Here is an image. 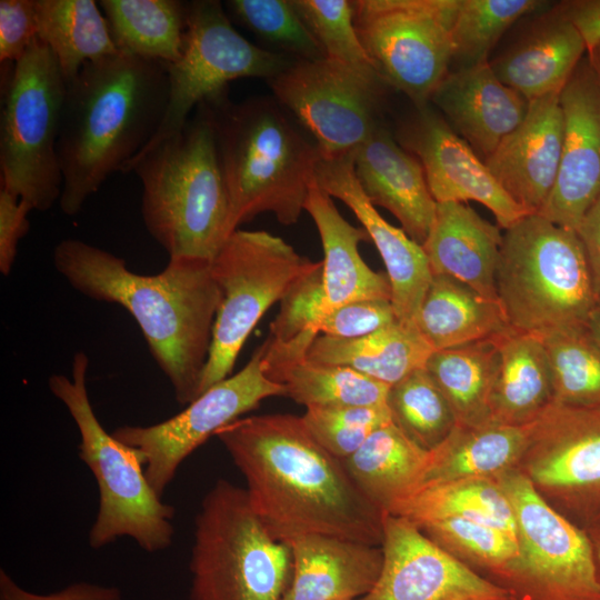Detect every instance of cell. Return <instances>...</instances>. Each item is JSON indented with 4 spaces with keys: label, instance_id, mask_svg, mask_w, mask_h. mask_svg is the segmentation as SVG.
<instances>
[{
    "label": "cell",
    "instance_id": "obj_45",
    "mask_svg": "<svg viewBox=\"0 0 600 600\" xmlns=\"http://www.w3.org/2000/svg\"><path fill=\"white\" fill-rule=\"evenodd\" d=\"M280 308L270 323V337L289 340L314 329L327 310L322 283V261L300 276L279 301Z\"/></svg>",
    "mask_w": 600,
    "mask_h": 600
},
{
    "label": "cell",
    "instance_id": "obj_32",
    "mask_svg": "<svg viewBox=\"0 0 600 600\" xmlns=\"http://www.w3.org/2000/svg\"><path fill=\"white\" fill-rule=\"evenodd\" d=\"M414 324L433 351L492 338L510 328L498 302L447 276H432Z\"/></svg>",
    "mask_w": 600,
    "mask_h": 600
},
{
    "label": "cell",
    "instance_id": "obj_7",
    "mask_svg": "<svg viewBox=\"0 0 600 600\" xmlns=\"http://www.w3.org/2000/svg\"><path fill=\"white\" fill-rule=\"evenodd\" d=\"M89 359L76 352L71 378L52 374L49 390L73 419L79 433V457L93 474L99 508L89 531V544L101 549L119 538H131L143 551L159 552L173 541L174 507L149 484L139 452L104 430L87 389Z\"/></svg>",
    "mask_w": 600,
    "mask_h": 600
},
{
    "label": "cell",
    "instance_id": "obj_43",
    "mask_svg": "<svg viewBox=\"0 0 600 600\" xmlns=\"http://www.w3.org/2000/svg\"><path fill=\"white\" fill-rule=\"evenodd\" d=\"M292 1L327 59L379 76L358 36L353 21L352 1Z\"/></svg>",
    "mask_w": 600,
    "mask_h": 600
},
{
    "label": "cell",
    "instance_id": "obj_39",
    "mask_svg": "<svg viewBox=\"0 0 600 600\" xmlns=\"http://www.w3.org/2000/svg\"><path fill=\"white\" fill-rule=\"evenodd\" d=\"M539 0H458L452 24L454 69L487 63L501 37L522 17L544 7Z\"/></svg>",
    "mask_w": 600,
    "mask_h": 600
},
{
    "label": "cell",
    "instance_id": "obj_52",
    "mask_svg": "<svg viewBox=\"0 0 600 600\" xmlns=\"http://www.w3.org/2000/svg\"><path fill=\"white\" fill-rule=\"evenodd\" d=\"M586 330L591 339L600 347V306L591 313Z\"/></svg>",
    "mask_w": 600,
    "mask_h": 600
},
{
    "label": "cell",
    "instance_id": "obj_36",
    "mask_svg": "<svg viewBox=\"0 0 600 600\" xmlns=\"http://www.w3.org/2000/svg\"><path fill=\"white\" fill-rule=\"evenodd\" d=\"M498 336L433 351L426 363L458 426L491 422L490 400L499 366Z\"/></svg>",
    "mask_w": 600,
    "mask_h": 600
},
{
    "label": "cell",
    "instance_id": "obj_50",
    "mask_svg": "<svg viewBox=\"0 0 600 600\" xmlns=\"http://www.w3.org/2000/svg\"><path fill=\"white\" fill-rule=\"evenodd\" d=\"M576 232L582 243L600 306V196L589 208Z\"/></svg>",
    "mask_w": 600,
    "mask_h": 600
},
{
    "label": "cell",
    "instance_id": "obj_48",
    "mask_svg": "<svg viewBox=\"0 0 600 600\" xmlns=\"http://www.w3.org/2000/svg\"><path fill=\"white\" fill-rule=\"evenodd\" d=\"M27 201L0 188V272L8 276L13 267L19 241L30 228Z\"/></svg>",
    "mask_w": 600,
    "mask_h": 600
},
{
    "label": "cell",
    "instance_id": "obj_8",
    "mask_svg": "<svg viewBox=\"0 0 600 600\" xmlns=\"http://www.w3.org/2000/svg\"><path fill=\"white\" fill-rule=\"evenodd\" d=\"M190 600H282L292 556L253 511L247 492L218 479L194 519Z\"/></svg>",
    "mask_w": 600,
    "mask_h": 600
},
{
    "label": "cell",
    "instance_id": "obj_27",
    "mask_svg": "<svg viewBox=\"0 0 600 600\" xmlns=\"http://www.w3.org/2000/svg\"><path fill=\"white\" fill-rule=\"evenodd\" d=\"M502 244L500 228L462 202L437 203L422 244L432 276L461 281L498 302L496 270Z\"/></svg>",
    "mask_w": 600,
    "mask_h": 600
},
{
    "label": "cell",
    "instance_id": "obj_54",
    "mask_svg": "<svg viewBox=\"0 0 600 600\" xmlns=\"http://www.w3.org/2000/svg\"><path fill=\"white\" fill-rule=\"evenodd\" d=\"M587 54H588L593 68L596 69V71L598 72V74L600 77V44L597 46L591 51L587 52Z\"/></svg>",
    "mask_w": 600,
    "mask_h": 600
},
{
    "label": "cell",
    "instance_id": "obj_26",
    "mask_svg": "<svg viewBox=\"0 0 600 600\" xmlns=\"http://www.w3.org/2000/svg\"><path fill=\"white\" fill-rule=\"evenodd\" d=\"M292 574L282 600H358L376 584L383 563L381 546L324 534L289 543Z\"/></svg>",
    "mask_w": 600,
    "mask_h": 600
},
{
    "label": "cell",
    "instance_id": "obj_44",
    "mask_svg": "<svg viewBox=\"0 0 600 600\" xmlns=\"http://www.w3.org/2000/svg\"><path fill=\"white\" fill-rule=\"evenodd\" d=\"M301 418L314 439L341 460L354 453L373 431L393 422L388 406L312 407Z\"/></svg>",
    "mask_w": 600,
    "mask_h": 600
},
{
    "label": "cell",
    "instance_id": "obj_51",
    "mask_svg": "<svg viewBox=\"0 0 600 600\" xmlns=\"http://www.w3.org/2000/svg\"><path fill=\"white\" fill-rule=\"evenodd\" d=\"M563 13L583 38L587 52L600 44V0H573L559 3Z\"/></svg>",
    "mask_w": 600,
    "mask_h": 600
},
{
    "label": "cell",
    "instance_id": "obj_33",
    "mask_svg": "<svg viewBox=\"0 0 600 600\" xmlns=\"http://www.w3.org/2000/svg\"><path fill=\"white\" fill-rule=\"evenodd\" d=\"M429 452L391 422L373 431L342 461L364 496L388 513L396 503L418 490Z\"/></svg>",
    "mask_w": 600,
    "mask_h": 600
},
{
    "label": "cell",
    "instance_id": "obj_1",
    "mask_svg": "<svg viewBox=\"0 0 600 600\" xmlns=\"http://www.w3.org/2000/svg\"><path fill=\"white\" fill-rule=\"evenodd\" d=\"M216 437L243 476L253 511L278 541L324 534L382 546L384 512L301 416L241 417Z\"/></svg>",
    "mask_w": 600,
    "mask_h": 600
},
{
    "label": "cell",
    "instance_id": "obj_42",
    "mask_svg": "<svg viewBox=\"0 0 600 600\" xmlns=\"http://www.w3.org/2000/svg\"><path fill=\"white\" fill-rule=\"evenodd\" d=\"M231 21L296 60L326 58L322 48L289 0H230L224 4Z\"/></svg>",
    "mask_w": 600,
    "mask_h": 600
},
{
    "label": "cell",
    "instance_id": "obj_13",
    "mask_svg": "<svg viewBox=\"0 0 600 600\" xmlns=\"http://www.w3.org/2000/svg\"><path fill=\"white\" fill-rule=\"evenodd\" d=\"M288 58L243 38L221 2H189L181 57L166 66L169 99L164 118L153 139L134 159L178 132L200 103L228 90L231 81L241 78L269 81L289 66L292 60Z\"/></svg>",
    "mask_w": 600,
    "mask_h": 600
},
{
    "label": "cell",
    "instance_id": "obj_29",
    "mask_svg": "<svg viewBox=\"0 0 600 600\" xmlns=\"http://www.w3.org/2000/svg\"><path fill=\"white\" fill-rule=\"evenodd\" d=\"M532 422L456 426L429 452L422 487L466 478H494L518 467L529 444Z\"/></svg>",
    "mask_w": 600,
    "mask_h": 600
},
{
    "label": "cell",
    "instance_id": "obj_10",
    "mask_svg": "<svg viewBox=\"0 0 600 600\" xmlns=\"http://www.w3.org/2000/svg\"><path fill=\"white\" fill-rule=\"evenodd\" d=\"M317 263L267 231L237 229L231 233L211 261L220 303L199 396L230 377L259 320L300 276Z\"/></svg>",
    "mask_w": 600,
    "mask_h": 600
},
{
    "label": "cell",
    "instance_id": "obj_20",
    "mask_svg": "<svg viewBox=\"0 0 600 600\" xmlns=\"http://www.w3.org/2000/svg\"><path fill=\"white\" fill-rule=\"evenodd\" d=\"M316 180L322 190L342 201L360 221L384 263L398 320L414 323L432 279L422 246L386 221L370 202L356 177L352 154L321 159L316 169Z\"/></svg>",
    "mask_w": 600,
    "mask_h": 600
},
{
    "label": "cell",
    "instance_id": "obj_2",
    "mask_svg": "<svg viewBox=\"0 0 600 600\" xmlns=\"http://www.w3.org/2000/svg\"><path fill=\"white\" fill-rule=\"evenodd\" d=\"M53 266L78 292L120 304L134 318L180 404L199 396L220 303L210 260L172 257L161 272L140 274L104 249L64 239L54 247Z\"/></svg>",
    "mask_w": 600,
    "mask_h": 600
},
{
    "label": "cell",
    "instance_id": "obj_49",
    "mask_svg": "<svg viewBox=\"0 0 600 600\" xmlns=\"http://www.w3.org/2000/svg\"><path fill=\"white\" fill-rule=\"evenodd\" d=\"M0 600H123V597L118 587L87 581L71 583L51 593H36L21 587L1 568Z\"/></svg>",
    "mask_w": 600,
    "mask_h": 600
},
{
    "label": "cell",
    "instance_id": "obj_40",
    "mask_svg": "<svg viewBox=\"0 0 600 600\" xmlns=\"http://www.w3.org/2000/svg\"><path fill=\"white\" fill-rule=\"evenodd\" d=\"M417 527L441 549L494 583L519 554L514 538L483 522L449 517Z\"/></svg>",
    "mask_w": 600,
    "mask_h": 600
},
{
    "label": "cell",
    "instance_id": "obj_47",
    "mask_svg": "<svg viewBox=\"0 0 600 600\" xmlns=\"http://www.w3.org/2000/svg\"><path fill=\"white\" fill-rule=\"evenodd\" d=\"M34 0H0V62L14 64L37 38Z\"/></svg>",
    "mask_w": 600,
    "mask_h": 600
},
{
    "label": "cell",
    "instance_id": "obj_22",
    "mask_svg": "<svg viewBox=\"0 0 600 600\" xmlns=\"http://www.w3.org/2000/svg\"><path fill=\"white\" fill-rule=\"evenodd\" d=\"M430 102L483 162L529 108L526 98L498 79L489 62L449 71Z\"/></svg>",
    "mask_w": 600,
    "mask_h": 600
},
{
    "label": "cell",
    "instance_id": "obj_19",
    "mask_svg": "<svg viewBox=\"0 0 600 600\" xmlns=\"http://www.w3.org/2000/svg\"><path fill=\"white\" fill-rule=\"evenodd\" d=\"M403 131V143L422 164L437 203L476 201L488 208L500 229H508L527 213L503 190L487 164L429 104Z\"/></svg>",
    "mask_w": 600,
    "mask_h": 600
},
{
    "label": "cell",
    "instance_id": "obj_23",
    "mask_svg": "<svg viewBox=\"0 0 600 600\" xmlns=\"http://www.w3.org/2000/svg\"><path fill=\"white\" fill-rule=\"evenodd\" d=\"M354 173L374 207L390 211L420 246L432 224L437 202L422 164L379 124L352 153Z\"/></svg>",
    "mask_w": 600,
    "mask_h": 600
},
{
    "label": "cell",
    "instance_id": "obj_12",
    "mask_svg": "<svg viewBox=\"0 0 600 600\" xmlns=\"http://www.w3.org/2000/svg\"><path fill=\"white\" fill-rule=\"evenodd\" d=\"M352 4L358 36L382 81L417 108L429 104L450 71L458 0H357Z\"/></svg>",
    "mask_w": 600,
    "mask_h": 600
},
{
    "label": "cell",
    "instance_id": "obj_6",
    "mask_svg": "<svg viewBox=\"0 0 600 600\" xmlns=\"http://www.w3.org/2000/svg\"><path fill=\"white\" fill-rule=\"evenodd\" d=\"M496 290L509 327L537 336L583 329L598 307L576 230L536 213L502 234Z\"/></svg>",
    "mask_w": 600,
    "mask_h": 600
},
{
    "label": "cell",
    "instance_id": "obj_46",
    "mask_svg": "<svg viewBox=\"0 0 600 600\" xmlns=\"http://www.w3.org/2000/svg\"><path fill=\"white\" fill-rule=\"evenodd\" d=\"M396 321L398 318L391 300H359L326 310L314 329L321 336L354 339Z\"/></svg>",
    "mask_w": 600,
    "mask_h": 600
},
{
    "label": "cell",
    "instance_id": "obj_30",
    "mask_svg": "<svg viewBox=\"0 0 600 600\" xmlns=\"http://www.w3.org/2000/svg\"><path fill=\"white\" fill-rule=\"evenodd\" d=\"M499 366L491 393V421L523 426L552 402L549 360L541 339L509 328L498 336Z\"/></svg>",
    "mask_w": 600,
    "mask_h": 600
},
{
    "label": "cell",
    "instance_id": "obj_35",
    "mask_svg": "<svg viewBox=\"0 0 600 600\" xmlns=\"http://www.w3.org/2000/svg\"><path fill=\"white\" fill-rule=\"evenodd\" d=\"M37 37L67 82L90 61L118 53L107 19L93 0H34Z\"/></svg>",
    "mask_w": 600,
    "mask_h": 600
},
{
    "label": "cell",
    "instance_id": "obj_38",
    "mask_svg": "<svg viewBox=\"0 0 600 600\" xmlns=\"http://www.w3.org/2000/svg\"><path fill=\"white\" fill-rule=\"evenodd\" d=\"M551 370L553 402L600 408V347L586 328L538 336Z\"/></svg>",
    "mask_w": 600,
    "mask_h": 600
},
{
    "label": "cell",
    "instance_id": "obj_41",
    "mask_svg": "<svg viewBox=\"0 0 600 600\" xmlns=\"http://www.w3.org/2000/svg\"><path fill=\"white\" fill-rule=\"evenodd\" d=\"M387 406L393 423L428 451L442 443L457 426L448 400L426 368L390 386Z\"/></svg>",
    "mask_w": 600,
    "mask_h": 600
},
{
    "label": "cell",
    "instance_id": "obj_15",
    "mask_svg": "<svg viewBox=\"0 0 600 600\" xmlns=\"http://www.w3.org/2000/svg\"><path fill=\"white\" fill-rule=\"evenodd\" d=\"M517 469L568 520L600 527V408L552 402L532 422Z\"/></svg>",
    "mask_w": 600,
    "mask_h": 600
},
{
    "label": "cell",
    "instance_id": "obj_28",
    "mask_svg": "<svg viewBox=\"0 0 600 600\" xmlns=\"http://www.w3.org/2000/svg\"><path fill=\"white\" fill-rule=\"evenodd\" d=\"M304 210L316 224L323 249L327 310L359 300H391L387 273L373 271L359 252V243L369 239L367 231L351 226L340 214L316 179L309 188Z\"/></svg>",
    "mask_w": 600,
    "mask_h": 600
},
{
    "label": "cell",
    "instance_id": "obj_5",
    "mask_svg": "<svg viewBox=\"0 0 600 600\" xmlns=\"http://www.w3.org/2000/svg\"><path fill=\"white\" fill-rule=\"evenodd\" d=\"M204 102L212 113L232 229L260 213L296 223L321 160L314 142L268 98L234 103L226 90Z\"/></svg>",
    "mask_w": 600,
    "mask_h": 600
},
{
    "label": "cell",
    "instance_id": "obj_11",
    "mask_svg": "<svg viewBox=\"0 0 600 600\" xmlns=\"http://www.w3.org/2000/svg\"><path fill=\"white\" fill-rule=\"evenodd\" d=\"M496 478L512 504L519 548L497 584L510 600H600L588 532L553 509L517 468Z\"/></svg>",
    "mask_w": 600,
    "mask_h": 600
},
{
    "label": "cell",
    "instance_id": "obj_37",
    "mask_svg": "<svg viewBox=\"0 0 600 600\" xmlns=\"http://www.w3.org/2000/svg\"><path fill=\"white\" fill-rule=\"evenodd\" d=\"M416 526L459 517L483 522L517 540L512 504L497 478H466L426 486L388 512Z\"/></svg>",
    "mask_w": 600,
    "mask_h": 600
},
{
    "label": "cell",
    "instance_id": "obj_16",
    "mask_svg": "<svg viewBox=\"0 0 600 600\" xmlns=\"http://www.w3.org/2000/svg\"><path fill=\"white\" fill-rule=\"evenodd\" d=\"M261 358L260 346L239 372L213 384L162 422L113 430L116 439L139 452L147 480L160 498L182 462L211 436L261 401L286 397L284 388L263 373Z\"/></svg>",
    "mask_w": 600,
    "mask_h": 600
},
{
    "label": "cell",
    "instance_id": "obj_34",
    "mask_svg": "<svg viewBox=\"0 0 600 600\" xmlns=\"http://www.w3.org/2000/svg\"><path fill=\"white\" fill-rule=\"evenodd\" d=\"M119 52L171 64L181 57L189 2L179 0H101Z\"/></svg>",
    "mask_w": 600,
    "mask_h": 600
},
{
    "label": "cell",
    "instance_id": "obj_21",
    "mask_svg": "<svg viewBox=\"0 0 600 600\" xmlns=\"http://www.w3.org/2000/svg\"><path fill=\"white\" fill-rule=\"evenodd\" d=\"M563 130L559 94L530 101L524 119L484 162L503 190L529 214L539 213L554 187Z\"/></svg>",
    "mask_w": 600,
    "mask_h": 600
},
{
    "label": "cell",
    "instance_id": "obj_31",
    "mask_svg": "<svg viewBox=\"0 0 600 600\" xmlns=\"http://www.w3.org/2000/svg\"><path fill=\"white\" fill-rule=\"evenodd\" d=\"M433 349L416 324L396 321L368 336L340 339L317 336L308 356L316 361L346 367L392 386L424 368Z\"/></svg>",
    "mask_w": 600,
    "mask_h": 600
},
{
    "label": "cell",
    "instance_id": "obj_24",
    "mask_svg": "<svg viewBox=\"0 0 600 600\" xmlns=\"http://www.w3.org/2000/svg\"><path fill=\"white\" fill-rule=\"evenodd\" d=\"M319 333L309 329L289 340L272 337L261 344L263 373L281 384L286 397L307 408L387 406L390 386L357 371L308 356Z\"/></svg>",
    "mask_w": 600,
    "mask_h": 600
},
{
    "label": "cell",
    "instance_id": "obj_17",
    "mask_svg": "<svg viewBox=\"0 0 600 600\" xmlns=\"http://www.w3.org/2000/svg\"><path fill=\"white\" fill-rule=\"evenodd\" d=\"M383 563L358 600H510L506 589L431 541L406 518L384 513Z\"/></svg>",
    "mask_w": 600,
    "mask_h": 600
},
{
    "label": "cell",
    "instance_id": "obj_53",
    "mask_svg": "<svg viewBox=\"0 0 600 600\" xmlns=\"http://www.w3.org/2000/svg\"><path fill=\"white\" fill-rule=\"evenodd\" d=\"M586 531L588 532L591 539L594 554H596V560L599 567V572H600V527L591 528Z\"/></svg>",
    "mask_w": 600,
    "mask_h": 600
},
{
    "label": "cell",
    "instance_id": "obj_25",
    "mask_svg": "<svg viewBox=\"0 0 600 600\" xmlns=\"http://www.w3.org/2000/svg\"><path fill=\"white\" fill-rule=\"evenodd\" d=\"M533 22L517 41L489 61L498 79L528 102L560 94L587 54L582 36L560 4Z\"/></svg>",
    "mask_w": 600,
    "mask_h": 600
},
{
    "label": "cell",
    "instance_id": "obj_3",
    "mask_svg": "<svg viewBox=\"0 0 600 600\" xmlns=\"http://www.w3.org/2000/svg\"><path fill=\"white\" fill-rule=\"evenodd\" d=\"M169 99L166 64L118 52L87 62L67 84L57 153L61 211L74 216L153 139Z\"/></svg>",
    "mask_w": 600,
    "mask_h": 600
},
{
    "label": "cell",
    "instance_id": "obj_4",
    "mask_svg": "<svg viewBox=\"0 0 600 600\" xmlns=\"http://www.w3.org/2000/svg\"><path fill=\"white\" fill-rule=\"evenodd\" d=\"M142 184L149 234L172 257L212 261L231 227L230 202L212 113L200 103L183 127L131 161Z\"/></svg>",
    "mask_w": 600,
    "mask_h": 600
},
{
    "label": "cell",
    "instance_id": "obj_18",
    "mask_svg": "<svg viewBox=\"0 0 600 600\" xmlns=\"http://www.w3.org/2000/svg\"><path fill=\"white\" fill-rule=\"evenodd\" d=\"M559 102L564 123L559 172L536 214L577 230L600 196V77L588 54L561 90Z\"/></svg>",
    "mask_w": 600,
    "mask_h": 600
},
{
    "label": "cell",
    "instance_id": "obj_14",
    "mask_svg": "<svg viewBox=\"0 0 600 600\" xmlns=\"http://www.w3.org/2000/svg\"><path fill=\"white\" fill-rule=\"evenodd\" d=\"M268 82L312 137L321 159L352 154L380 124L386 83L377 74L327 58L293 59Z\"/></svg>",
    "mask_w": 600,
    "mask_h": 600
},
{
    "label": "cell",
    "instance_id": "obj_9",
    "mask_svg": "<svg viewBox=\"0 0 600 600\" xmlns=\"http://www.w3.org/2000/svg\"><path fill=\"white\" fill-rule=\"evenodd\" d=\"M4 67L0 188L47 211L59 202L63 186L57 142L67 82L38 37L18 62Z\"/></svg>",
    "mask_w": 600,
    "mask_h": 600
}]
</instances>
